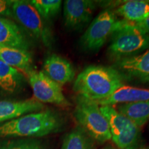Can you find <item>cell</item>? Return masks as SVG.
<instances>
[{"mask_svg":"<svg viewBox=\"0 0 149 149\" xmlns=\"http://www.w3.org/2000/svg\"><path fill=\"white\" fill-rule=\"evenodd\" d=\"M124 86L125 81L114 68L91 65L77 76L72 89L77 96L99 102L109 98Z\"/></svg>","mask_w":149,"mask_h":149,"instance_id":"cell-1","label":"cell"},{"mask_svg":"<svg viewBox=\"0 0 149 149\" xmlns=\"http://www.w3.org/2000/svg\"><path fill=\"white\" fill-rule=\"evenodd\" d=\"M64 126L59 113L45 109L0 124V137H43L60 131Z\"/></svg>","mask_w":149,"mask_h":149,"instance_id":"cell-2","label":"cell"},{"mask_svg":"<svg viewBox=\"0 0 149 149\" xmlns=\"http://www.w3.org/2000/svg\"><path fill=\"white\" fill-rule=\"evenodd\" d=\"M149 46V35L133 26L129 22L119 20L111 36L108 55L113 61L141 53Z\"/></svg>","mask_w":149,"mask_h":149,"instance_id":"cell-3","label":"cell"},{"mask_svg":"<svg viewBox=\"0 0 149 149\" xmlns=\"http://www.w3.org/2000/svg\"><path fill=\"white\" fill-rule=\"evenodd\" d=\"M73 115L79 127L94 141L103 144L111 139L109 124L96 102L77 96Z\"/></svg>","mask_w":149,"mask_h":149,"instance_id":"cell-4","label":"cell"},{"mask_svg":"<svg viewBox=\"0 0 149 149\" xmlns=\"http://www.w3.org/2000/svg\"><path fill=\"white\" fill-rule=\"evenodd\" d=\"M109 124L111 139L119 149L137 148L140 139V128L113 106H100Z\"/></svg>","mask_w":149,"mask_h":149,"instance_id":"cell-5","label":"cell"},{"mask_svg":"<svg viewBox=\"0 0 149 149\" xmlns=\"http://www.w3.org/2000/svg\"><path fill=\"white\" fill-rule=\"evenodd\" d=\"M12 16L31 36L46 46L51 47L53 37L51 30L44 23L30 1L16 0L12 5Z\"/></svg>","mask_w":149,"mask_h":149,"instance_id":"cell-6","label":"cell"},{"mask_svg":"<svg viewBox=\"0 0 149 149\" xmlns=\"http://www.w3.org/2000/svg\"><path fill=\"white\" fill-rule=\"evenodd\" d=\"M117 21L114 10L106 8L91 21L80 38V46L86 51H98L115 31Z\"/></svg>","mask_w":149,"mask_h":149,"instance_id":"cell-7","label":"cell"},{"mask_svg":"<svg viewBox=\"0 0 149 149\" xmlns=\"http://www.w3.org/2000/svg\"><path fill=\"white\" fill-rule=\"evenodd\" d=\"M32 88L34 98L42 103L51 104L61 107L71 105L63 93L62 88L42 71L33 69L26 73Z\"/></svg>","mask_w":149,"mask_h":149,"instance_id":"cell-8","label":"cell"},{"mask_svg":"<svg viewBox=\"0 0 149 149\" xmlns=\"http://www.w3.org/2000/svg\"><path fill=\"white\" fill-rule=\"evenodd\" d=\"M113 68L124 81L149 83V46L138 55L115 61Z\"/></svg>","mask_w":149,"mask_h":149,"instance_id":"cell-9","label":"cell"},{"mask_svg":"<svg viewBox=\"0 0 149 149\" xmlns=\"http://www.w3.org/2000/svg\"><path fill=\"white\" fill-rule=\"evenodd\" d=\"M95 1L89 0H66L64 3V25L70 31H81L91 24Z\"/></svg>","mask_w":149,"mask_h":149,"instance_id":"cell-10","label":"cell"},{"mask_svg":"<svg viewBox=\"0 0 149 149\" xmlns=\"http://www.w3.org/2000/svg\"><path fill=\"white\" fill-rule=\"evenodd\" d=\"M42 71L61 86L71 82L75 76V71L70 61L56 54L46 57Z\"/></svg>","mask_w":149,"mask_h":149,"instance_id":"cell-11","label":"cell"},{"mask_svg":"<svg viewBox=\"0 0 149 149\" xmlns=\"http://www.w3.org/2000/svg\"><path fill=\"white\" fill-rule=\"evenodd\" d=\"M45 105L34 97L24 100H0V123L45 109Z\"/></svg>","mask_w":149,"mask_h":149,"instance_id":"cell-12","label":"cell"},{"mask_svg":"<svg viewBox=\"0 0 149 149\" xmlns=\"http://www.w3.org/2000/svg\"><path fill=\"white\" fill-rule=\"evenodd\" d=\"M0 45L29 51L30 42L22 29L10 19L0 17Z\"/></svg>","mask_w":149,"mask_h":149,"instance_id":"cell-13","label":"cell"},{"mask_svg":"<svg viewBox=\"0 0 149 149\" xmlns=\"http://www.w3.org/2000/svg\"><path fill=\"white\" fill-rule=\"evenodd\" d=\"M149 101V89L124 86L111 97L96 102L100 106H115L122 104Z\"/></svg>","mask_w":149,"mask_h":149,"instance_id":"cell-14","label":"cell"},{"mask_svg":"<svg viewBox=\"0 0 149 149\" xmlns=\"http://www.w3.org/2000/svg\"><path fill=\"white\" fill-rule=\"evenodd\" d=\"M0 59L24 75L33 69L32 55L26 50L0 45Z\"/></svg>","mask_w":149,"mask_h":149,"instance_id":"cell-15","label":"cell"},{"mask_svg":"<svg viewBox=\"0 0 149 149\" xmlns=\"http://www.w3.org/2000/svg\"><path fill=\"white\" fill-rule=\"evenodd\" d=\"M114 10L117 16L130 22H138L149 16V1L130 0L122 1Z\"/></svg>","mask_w":149,"mask_h":149,"instance_id":"cell-16","label":"cell"},{"mask_svg":"<svg viewBox=\"0 0 149 149\" xmlns=\"http://www.w3.org/2000/svg\"><path fill=\"white\" fill-rule=\"evenodd\" d=\"M25 80L24 74L0 59V91L6 94L17 92Z\"/></svg>","mask_w":149,"mask_h":149,"instance_id":"cell-17","label":"cell"},{"mask_svg":"<svg viewBox=\"0 0 149 149\" xmlns=\"http://www.w3.org/2000/svg\"><path fill=\"white\" fill-rule=\"evenodd\" d=\"M115 106L117 111L129 118L139 128L149 120V101Z\"/></svg>","mask_w":149,"mask_h":149,"instance_id":"cell-18","label":"cell"},{"mask_svg":"<svg viewBox=\"0 0 149 149\" xmlns=\"http://www.w3.org/2000/svg\"><path fill=\"white\" fill-rule=\"evenodd\" d=\"M94 140L79 126L65 136L61 149H93Z\"/></svg>","mask_w":149,"mask_h":149,"instance_id":"cell-19","label":"cell"},{"mask_svg":"<svg viewBox=\"0 0 149 149\" xmlns=\"http://www.w3.org/2000/svg\"><path fill=\"white\" fill-rule=\"evenodd\" d=\"M44 20H51L58 15L62 1L60 0H32L30 1Z\"/></svg>","mask_w":149,"mask_h":149,"instance_id":"cell-20","label":"cell"},{"mask_svg":"<svg viewBox=\"0 0 149 149\" xmlns=\"http://www.w3.org/2000/svg\"><path fill=\"white\" fill-rule=\"evenodd\" d=\"M0 149H44V148L38 140L24 139L3 143L0 145Z\"/></svg>","mask_w":149,"mask_h":149,"instance_id":"cell-21","label":"cell"},{"mask_svg":"<svg viewBox=\"0 0 149 149\" xmlns=\"http://www.w3.org/2000/svg\"><path fill=\"white\" fill-rule=\"evenodd\" d=\"M13 0H0V17H13L12 5Z\"/></svg>","mask_w":149,"mask_h":149,"instance_id":"cell-22","label":"cell"},{"mask_svg":"<svg viewBox=\"0 0 149 149\" xmlns=\"http://www.w3.org/2000/svg\"><path fill=\"white\" fill-rule=\"evenodd\" d=\"M133 26H135L140 31L149 35V16L141 22H130Z\"/></svg>","mask_w":149,"mask_h":149,"instance_id":"cell-23","label":"cell"},{"mask_svg":"<svg viewBox=\"0 0 149 149\" xmlns=\"http://www.w3.org/2000/svg\"><path fill=\"white\" fill-rule=\"evenodd\" d=\"M102 149H115V148H114V147L112 146L111 145H107V146L104 147V148H102Z\"/></svg>","mask_w":149,"mask_h":149,"instance_id":"cell-24","label":"cell"},{"mask_svg":"<svg viewBox=\"0 0 149 149\" xmlns=\"http://www.w3.org/2000/svg\"><path fill=\"white\" fill-rule=\"evenodd\" d=\"M134 149H149V146H146V147H140V148H135Z\"/></svg>","mask_w":149,"mask_h":149,"instance_id":"cell-25","label":"cell"}]
</instances>
